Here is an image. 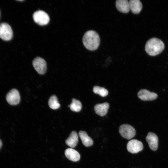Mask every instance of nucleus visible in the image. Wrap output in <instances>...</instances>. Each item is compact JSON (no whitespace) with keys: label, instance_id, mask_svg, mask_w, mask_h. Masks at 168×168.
Instances as JSON below:
<instances>
[{"label":"nucleus","instance_id":"obj_1","mask_svg":"<svg viewBox=\"0 0 168 168\" xmlns=\"http://www.w3.org/2000/svg\"><path fill=\"white\" fill-rule=\"evenodd\" d=\"M82 42L84 45L87 49L93 51L98 47L100 43V38L97 33L93 30H90L84 34Z\"/></svg>","mask_w":168,"mask_h":168},{"label":"nucleus","instance_id":"obj_2","mask_svg":"<svg viewBox=\"0 0 168 168\" xmlns=\"http://www.w3.org/2000/svg\"><path fill=\"white\" fill-rule=\"evenodd\" d=\"M164 47V44L161 40L156 38H152L146 42L145 50L149 55L155 56L161 53Z\"/></svg>","mask_w":168,"mask_h":168},{"label":"nucleus","instance_id":"obj_3","mask_svg":"<svg viewBox=\"0 0 168 168\" xmlns=\"http://www.w3.org/2000/svg\"><path fill=\"white\" fill-rule=\"evenodd\" d=\"M119 132L122 137L127 139H131L136 134V131L134 128L128 124L121 125L119 127Z\"/></svg>","mask_w":168,"mask_h":168},{"label":"nucleus","instance_id":"obj_4","mask_svg":"<svg viewBox=\"0 0 168 168\" xmlns=\"http://www.w3.org/2000/svg\"><path fill=\"white\" fill-rule=\"evenodd\" d=\"M33 16L35 22L40 26L46 25L49 21V15L43 11L39 10L35 12Z\"/></svg>","mask_w":168,"mask_h":168},{"label":"nucleus","instance_id":"obj_5","mask_svg":"<svg viewBox=\"0 0 168 168\" xmlns=\"http://www.w3.org/2000/svg\"><path fill=\"white\" fill-rule=\"evenodd\" d=\"M13 32L10 26L6 23L0 24V38L2 40L8 41L12 39Z\"/></svg>","mask_w":168,"mask_h":168},{"label":"nucleus","instance_id":"obj_6","mask_svg":"<svg viewBox=\"0 0 168 168\" xmlns=\"http://www.w3.org/2000/svg\"><path fill=\"white\" fill-rule=\"evenodd\" d=\"M33 66L37 72L40 74H44L47 69L46 63L42 58L37 57L32 62Z\"/></svg>","mask_w":168,"mask_h":168},{"label":"nucleus","instance_id":"obj_7","mask_svg":"<svg viewBox=\"0 0 168 168\" xmlns=\"http://www.w3.org/2000/svg\"><path fill=\"white\" fill-rule=\"evenodd\" d=\"M6 99L10 105H17L20 101V96L18 91L16 89L10 90L6 95Z\"/></svg>","mask_w":168,"mask_h":168},{"label":"nucleus","instance_id":"obj_8","mask_svg":"<svg viewBox=\"0 0 168 168\" xmlns=\"http://www.w3.org/2000/svg\"><path fill=\"white\" fill-rule=\"evenodd\" d=\"M127 148L129 152L136 153L143 149V145L141 141L136 139H132L127 143Z\"/></svg>","mask_w":168,"mask_h":168},{"label":"nucleus","instance_id":"obj_9","mask_svg":"<svg viewBox=\"0 0 168 168\" xmlns=\"http://www.w3.org/2000/svg\"><path fill=\"white\" fill-rule=\"evenodd\" d=\"M138 96L139 98L144 101H151L156 99L158 96L157 94L151 92L145 89L141 90L138 93Z\"/></svg>","mask_w":168,"mask_h":168},{"label":"nucleus","instance_id":"obj_10","mask_svg":"<svg viewBox=\"0 0 168 168\" xmlns=\"http://www.w3.org/2000/svg\"><path fill=\"white\" fill-rule=\"evenodd\" d=\"M150 148L153 151L157 150L158 147V138L155 133L150 132L146 138Z\"/></svg>","mask_w":168,"mask_h":168},{"label":"nucleus","instance_id":"obj_11","mask_svg":"<svg viewBox=\"0 0 168 168\" xmlns=\"http://www.w3.org/2000/svg\"><path fill=\"white\" fill-rule=\"evenodd\" d=\"M109 107V104L105 102L96 104L94 107L95 112L98 115L103 116L106 114Z\"/></svg>","mask_w":168,"mask_h":168},{"label":"nucleus","instance_id":"obj_12","mask_svg":"<svg viewBox=\"0 0 168 168\" xmlns=\"http://www.w3.org/2000/svg\"><path fill=\"white\" fill-rule=\"evenodd\" d=\"M65 154L68 159L74 162L79 161L80 158V155L78 152L72 148L66 149L65 151Z\"/></svg>","mask_w":168,"mask_h":168},{"label":"nucleus","instance_id":"obj_13","mask_svg":"<svg viewBox=\"0 0 168 168\" xmlns=\"http://www.w3.org/2000/svg\"><path fill=\"white\" fill-rule=\"evenodd\" d=\"M115 5L118 10L121 12L127 13L129 11V5L127 0H117Z\"/></svg>","mask_w":168,"mask_h":168},{"label":"nucleus","instance_id":"obj_14","mask_svg":"<svg viewBox=\"0 0 168 168\" xmlns=\"http://www.w3.org/2000/svg\"><path fill=\"white\" fill-rule=\"evenodd\" d=\"M130 9L133 13L137 14L142 8V4L139 0H130L129 2Z\"/></svg>","mask_w":168,"mask_h":168},{"label":"nucleus","instance_id":"obj_15","mask_svg":"<svg viewBox=\"0 0 168 168\" xmlns=\"http://www.w3.org/2000/svg\"><path fill=\"white\" fill-rule=\"evenodd\" d=\"M78 141L77 134L75 131H72L68 138L65 141L66 144L71 148L75 147Z\"/></svg>","mask_w":168,"mask_h":168},{"label":"nucleus","instance_id":"obj_16","mask_svg":"<svg viewBox=\"0 0 168 168\" xmlns=\"http://www.w3.org/2000/svg\"><path fill=\"white\" fill-rule=\"evenodd\" d=\"M79 135L82 142L83 144L86 147L91 146L93 143L92 139L88 136L87 133L85 131H80Z\"/></svg>","mask_w":168,"mask_h":168},{"label":"nucleus","instance_id":"obj_17","mask_svg":"<svg viewBox=\"0 0 168 168\" xmlns=\"http://www.w3.org/2000/svg\"><path fill=\"white\" fill-rule=\"evenodd\" d=\"M69 107L72 111L78 112L81 110L82 105L79 100L73 98L72 100L71 103L69 105Z\"/></svg>","mask_w":168,"mask_h":168},{"label":"nucleus","instance_id":"obj_18","mask_svg":"<svg viewBox=\"0 0 168 168\" xmlns=\"http://www.w3.org/2000/svg\"><path fill=\"white\" fill-rule=\"evenodd\" d=\"M48 105L49 107L53 110L58 109L60 106L56 96L54 95L50 97L48 101Z\"/></svg>","mask_w":168,"mask_h":168},{"label":"nucleus","instance_id":"obj_19","mask_svg":"<svg viewBox=\"0 0 168 168\" xmlns=\"http://www.w3.org/2000/svg\"><path fill=\"white\" fill-rule=\"evenodd\" d=\"M93 91L102 97L106 96L108 94L107 90L105 88L98 86H95L93 88Z\"/></svg>","mask_w":168,"mask_h":168},{"label":"nucleus","instance_id":"obj_20","mask_svg":"<svg viewBox=\"0 0 168 168\" xmlns=\"http://www.w3.org/2000/svg\"><path fill=\"white\" fill-rule=\"evenodd\" d=\"M2 146V142L1 140L0 139V149Z\"/></svg>","mask_w":168,"mask_h":168}]
</instances>
